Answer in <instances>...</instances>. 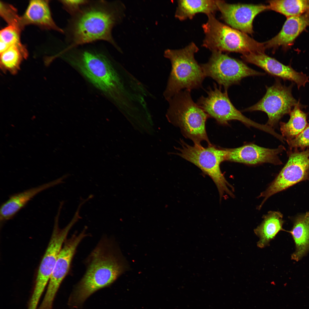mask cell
I'll return each instance as SVG.
<instances>
[{
    "mask_svg": "<svg viewBox=\"0 0 309 309\" xmlns=\"http://www.w3.org/2000/svg\"><path fill=\"white\" fill-rule=\"evenodd\" d=\"M124 8L121 2L89 1L70 21L68 32L70 44L68 48L101 40L111 43L120 52L112 33L124 17Z\"/></svg>",
    "mask_w": 309,
    "mask_h": 309,
    "instance_id": "1",
    "label": "cell"
},
{
    "mask_svg": "<svg viewBox=\"0 0 309 309\" xmlns=\"http://www.w3.org/2000/svg\"><path fill=\"white\" fill-rule=\"evenodd\" d=\"M88 259L85 273L74 295V300L78 304L111 284L129 268L119 248L109 240L100 241Z\"/></svg>",
    "mask_w": 309,
    "mask_h": 309,
    "instance_id": "2",
    "label": "cell"
},
{
    "mask_svg": "<svg viewBox=\"0 0 309 309\" xmlns=\"http://www.w3.org/2000/svg\"><path fill=\"white\" fill-rule=\"evenodd\" d=\"M68 58L90 82L106 94L116 98L119 94V79L108 57L95 50L73 49Z\"/></svg>",
    "mask_w": 309,
    "mask_h": 309,
    "instance_id": "3",
    "label": "cell"
},
{
    "mask_svg": "<svg viewBox=\"0 0 309 309\" xmlns=\"http://www.w3.org/2000/svg\"><path fill=\"white\" fill-rule=\"evenodd\" d=\"M199 50L195 43L192 42L183 48L165 51L164 56L170 60L171 64L164 93L168 101L183 89L191 91L201 87L205 77L200 65L194 57Z\"/></svg>",
    "mask_w": 309,
    "mask_h": 309,
    "instance_id": "4",
    "label": "cell"
},
{
    "mask_svg": "<svg viewBox=\"0 0 309 309\" xmlns=\"http://www.w3.org/2000/svg\"><path fill=\"white\" fill-rule=\"evenodd\" d=\"M207 15V20L202 25L205 35L203 47L212 52H235L242 55L265 53L264 42H259L247 34L222 23L214 14Z\"/></svg>",
    "mask_w": 309,
    "mask_h": 309,
    "instance_id": "5",
    "label": "cell"
},
{
    "mask_svg": "<svg viewBox=\"0 0 309 309\" xmlns=\"http://www.w3.org/2000/svg\"><path fill=\"white\" fill-rule=\"evenodd\" d=\"M191 91L179 92L168 101V115L170 119L180 128L183 135L194 144L206 141L210 145L207 133L205 124L209 115L191 98Z\"/></svg>",
    "mask_w": 309,
    "mask_h": 309,
    "instance_id": "6",
    "label": "cell"
},
{
    "mask_svg": "<svg viewBox=\"0 0 309 309\" xmlns=\"http://www.w3.org/2000/svg\"><path fill=\"white\" fill-rule=\"evenodd\" d=\"M181 148L177 154L191 163L209 176L215 183L220 199L223 197H234V188L226 180L220 169L221 162L225 161L224 148L211 144L206 147L201 144L189 145L183 139L180 140Z\"/></svg>",
    "mask_w": 309,
    "mask_h": 309,
    "instance_id": "7",
    "label": "cell"
},
{
    "mask_svg": "<svg viewBox=\"0 0 309 309\" xmlns=\"http://www.w3.org/2000/svg\"><path fill=\"white\" fill-rule=\"evenodd\" d=\"M200 66L205 77L212 78L227 90L244 78L265 75L250 68L242 61L220 52H212L208 61Z\"/></svg>",
    "mask_w": 309,
    "mask_h": 309,
    "instance_id": "8",
    "label": "cell"
},
{
    "mask_svg": "<svg viewBox=\"0 0 309 309\" xmlns=\"http://www.w3.org/2000/svg\"><path fill=\"white\" fill-rule=\"evenodd\" d=\"M288 159L274 180L258 197L263 200L258 209H261L272 196L301 181L309 180V147L304 150L289 149Z\"/></svg>",
    "mask_w": 309,
    "mask_h": 309,
    "instance_id": "9",
    "label": "cell"
},
{
    "mask_svg": "<svg viewBox=\"0 0 309 309\" xmlns=\"http://www.w3.org/2000/svg\"><path fill=\"white\" fill-rule=\"evenodd\" d=\"M215 83L213 88L209 87L206 91L207 96L199 98L197 104L209 116L220 124L227 125L231 120L239 121L249 127H253L263 131L264 124L257 123L244 115L237 109L231 102L227 90L222 91Z\"/></svg>",
    "mask_w": 309,
    "mask_h": 309,
    "instance_id": "10",
    "label": "cell"
},
{
    "mask_svg": "<svg viewBox=\"0 0 309 309\" xmlns=\"http://www.w3.org/2000/svg\"><path fill=\"white\" fill-rule=\"evenodd\" d=\"M293 85L292 84L286 86L277 79L274 84L266 87V94L260 100L243 111H260L265 112L268 117L266 124L273 128L283 116L290 114L292 108L298 102L292 93Z\"/></svg>",
    "mask_w": 309,
    "mask_h": 309,
    "instance_id": "11",
    "label": "cell"
},
{
    "mask_svg": "<svg viewBox=\"0 0 309 309\" xmlns=\"http://www.w3.org/2000/svg\"><path fill=\"white\" fill-rule=\"evenodd\" d=\"M218 10L222 18L230 27L246 34L253 32V23L260 13L269 9L268 5L230 4L217 0Z\"/></svg>",
    "mask_w": 309,
    "mask_h": 309,
    "instance_id": "12",
    "label": "cell"
},
{
    "mask_svg": "<svg viewBox=\"0 0 309 309\" xmlns=\"http://www.w3.org/2000/svg\"><path fill=\"white\" fill-rule=\"evenodd\" d=\"M225 161L255 165L268 163L280 165L282 162L278 155L286 150L280 145L275 148H266L254 144H249L234 148H224Z\"/></svg>",
    "mask_w": 309,
    "mask_h": 309,
    "instance_id": "13",
    "label": "cell"
},
{
    "mask_svg": "<svg viewBox=\"0 0 309 309\" xmlns=\"http://www.w3.org/2000/svg\"><path fill=\"white\" fill-rule=\"evenodd\" d=\"M241 57L244 61L257 66L271 75L296 83L298 89L309 82L306 74L296 72L290 65H286L265 53H250Z\"/></svg>",
    "mask_w": 309,
    "mask_h": 309,
    "instance_id": "14",
    "label": "cell"
},
{
    "mask_svg": "<svg viewBox=\"0 0 309 309\" xmlns=\"http://www.w3.org/2000/svg\"><path fill=\"white\" fill-rule=\"evenodd\" d=\"M86 229L85 228L80 233H74L65 240L48 283L47 290L50 294H56L61 283L68 274L78 246L88 236Z\"/></svg>",
    "mask_w": 309,
    "mask_h": 309,
    "instance_id": "15",
    "label": "cell"
},
{
    "mask_svg": "<svg viewBox=\"0 0 309 309\" xmlns=\"http://www.w3.org/2000/svg\"><path fill=\"white\" fill-rule=\"evenodd\" d=\"M68 176V175H65L53 181L11 195L1 206V222H3L12 219L37 195L63 183L64 180Z\"/></svg>",
    "mask_w": 309,
    "mask_h": 309,
    "instance_id": "16",
    "label": "cell"
},
{
    "mask_svg": "<svg viewBox=\"0 0 309 309\" xmlns=\"http://www.w3.org/2000/svg\"><path fill=\"white\" fill-rule=\"evenodd\" d=\"M309 26V13L287 18L280 31L275 36L264 42L265 48L274 49L286 48L292 44L302 32Z\"/></svg>",
    "mask_w": 309,
    "mask_h": 309,
    "instance_id": "17",
    "label": "cell"
},
{
    "mask_svg": "<svg viewBox=\"0 0 309 309\" xmlns=\"http://www.w3.org/2000/svg\"><path fill=\"white\" fill-rule=\"evenodd\" d=\"M22 24L34 25L41 28L63 33L53 20L47 0H31L23 15L21 16Z\"/></svg>",
    "mask_w": 309,
    "mask_h": 309,
    "instance_id": "18",
    "label": "cell"
},
{
    "mask_svg": "<svg viewBox=\"0 0 309 309\" xmlns=\"http://www.w3.org/2000/svg\"><path fill=\"white\" fill-rule=\"evenodd\" d=\"M262 218L261 224L254 230V233L260 238L257 245L261 248L269 245L278 232L283 230V215L280 212L269 211Z\"/></svg>",
    "mask_w": 309,
    "mask_h": 309,
    "instance_id": "19",
    "label": "cell"
},
{
    "mask_svg": "<svg viewBox=\"0 0 309 309\" xmlns=\"http://www.w3.org/2000/svg\"><path fill=\"white\" fill-rule=\"evenodd\" d=\"M217 0H180L178 1V5L175 17L180 21L191 19L197 13H201L214 14L218 10Z\"/></svg>",
    "mask_w": 309,
    "mask_h": 309,
    "instance_id": "20",
    "label": "cell"
},
{
    "mask_svg": "<svg viewBox=\"0 0 309 309\" xmlns=\"http://www.w3.org/2000/svg\"><path fill=\"white\" fill-rule=\"evenodd\" d=\"M295 244L296 249L292 258L298 261L309 249V211L297 217L290 231Z\"/></svg>",
    "mask_w": 309,
    "mask_h": 309,
    "instance_id": "21",
    "label": "cell"
},
{
    "mask_svg": "<svg viewBox=\"0 0 309 309\" xmlns=\"http://www.w3.org/2000/svg\"><path fill=\"white\" fill-rule=\"evenodd\" d=\"M301 106L299 101L290 113L288 121L280 123L281 135L286 141L296 137L309 124L307 121L308 114L301 110Z\"/></svg>",
    "mask_w": 309,
    "mask_h": 309,
    "instance_id": "22",
    "label": "cell"
},
{
    "mask_svg": "<svg viewBox=\"0 0 309 309\" xmlns=\"http://www.w3.org/2000/svg\"><path fill=\"white\" fill-rule=\"evenodd\" d=\"M27 50L22 44L13 45L0 53V67L3 71L16 74L21 63L27 57Z\"/></svg>",
    "mask_w": 309,
    "mask_h": 309,
    "instance_id": "23",
    "label": "cell"
},
{
    "mask_svg": "<svg viewBox=\"0 0 309 309\" xmlns=\"http://www.w3.org/2000/svg\"><path fill=\"white\" fill-rule=\"evenodd\" d=\"M268 2L269 9L287 18L309 13V0H273Z\"/></svg>",
    "mask_w": 309,
    "mask_h": 309,
    "instance_id": "24",
    "label": "cell"
},
{
    "mask_svg": "<svg viewBox=\"0 0 309 309\" xmlns=\"http://www.w3.org/2000/svg\"><path fill=\"white\" fill-rule=\"evenodd\" d=\"M0 3L1 15L8 25L23 30L24 27L22 23L21 16L19 15L16 9L11 5L2 2Z\"/></svg>",
    "mask_w": 309,
    "mask_h": 309,
    "instance_id": "25",
    "label": "cell"
},
{
    "mask_svg": "<svg viewBox=\"0 0 309 309\" xmlns=\"http://www.w3.org/2000/svg\"><path fill=\"white\" fill-rule=\"evenodd\" d=\"M21 30L16 27L8 25L1 30L0 32V43L8 47L13 45H20V34Z\"/></svg>",
    "mask_w": 309,
    "mask_h": 309,
    "instance_id": "26",
    "label": "cell"
},
{
    "mask_svg": "<svg viewBox=\"0 0 309 309\" xmlns=\"http://www.w3.org/2000/svg\"><path fill=\"white\" fill-rule=\"evenodd\" d=\"M286 141L290 149H300L302 150L309 147V124L296 137Z\"/></svg>",
    "mask_w": 309,
    "mask_h": 309,
    "instance_id": "27",
    "label": "cell"
},
{
    "mask_svg": "<svg viewBox=\"0 0 309 309\" xmlns=\"http://www.w3.org/2000/svg\"><path fill=\"white\" fill-rule=\"evenodd\" d=\"M88 0H62L61 2L64 8L72 15H74L80 9L82 6L88 2Z\"/></svg>",
    "mask_w": 309,
    "mask_h": 309,
    "instance_id": "28",
    "label": "cell"
}]
</instances>
